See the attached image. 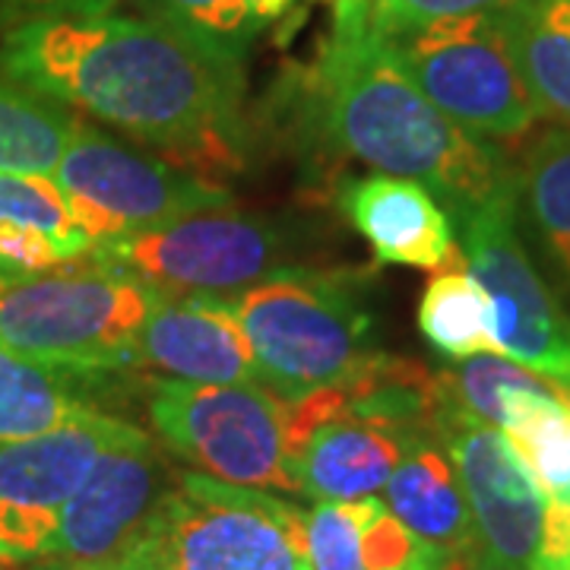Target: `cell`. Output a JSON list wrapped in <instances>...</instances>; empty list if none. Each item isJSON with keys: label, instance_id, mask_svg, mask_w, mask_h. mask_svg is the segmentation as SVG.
<instances>
[{"label": "cell", "instance_id": "cell-1", "mask_svg": "<svg viewBox=\"0 0 570 570\" xmlns=\"http://www.w3.org/2000/svg\"><path fill=\"white\" fill-rule=\"evenodd\" d=\"M0 73L48 102L111 124L140 149L204 178L245 168L242 61L156 17H48L10 29Z\"/></svg>", "mask_w": 570, "mask_h": 570}, {"label": "cell", "instance_id": "cell-2", "mask_svg": "<svg viewBox=\"0 0 570 570\" xmlns=\"http://www.w3.org/2000/svg\"><path fill=\"white\" fill-rule=\"evenodd\" d=\"M317 102L336 146L384 175L422 184L450 219L482 206L517 175L491 142L428 102L387 41L365 26L333 29L317 63Z\"/></svg>", "mask_w": 570, "mask_h": 570}, {"label": "cell", "instance_id": "cell-3", "mask_svg": "<svg viewBox=\"0 0 570 570\" xmlns=\"http://www.w3.org/2000/svg\"><path fill=\"white\" fill-rule=\"evenodd\" d=\"M163 295L86 261L0 283V346L41 365L115 377L137 367V336Z\"/></svg>", "mask_w": 570, "mask_h": 570}, {"label": "cell", "instance_id": "cell-4", "mask_svg": "<svg viewBox=\"0 0 570 570\" xmlns=\"http://www.w3.org/2000/svg\"><path fill=\"white\" fill-rule=\"evenodd\" d=\"M228 302L257 355L264 387L285 400L343 384L381 355L365 292L346 273L292 266Z\"/></svg>", "mask_w": 570, "mask_h": 570}, {"label": "cell", "instance_id": "cell-5", "mask_svg": "<svg viewBox=\"0 0 570 570\" xmlns=\"http://www.w3.org/2000/svg\"><path fill=\"white\" fill-rule=\"evenodd\" d=\"M124 570H311L305 510L264 489L178 472Z\"/></svg>", "mask_w": 570, "mask_h": 570}, {"label": "cell", "instance_id": "cell-6", "mask_svg": "<svg viewBox=\"0 0 570 570\" xmlns=\"http://www.w3.org/2000/svg\"><path fill=\"white\" fill-rule=\"evenodd\" d=\"M146 409L165 450L213 479L302 494L288 441V400L264 384L149 377Z\"/></svg>", "mask_w": 570, "mask_h": 570}, {"label": "cell", "instance_id": "cell-7", "mask_svg": "<svg viewBox=\"0 0 570 570\" xmlns=\"http://www.w3.org/2000/svg\"><path fill=\"white\" fill-rule=\"evenodd\" d=\"M384 41L428 102L482 140H523L542 118L513 58L504 7L444 17Z\"/></svg>", "mask_w": 570, "mask_h": 570}, {"label": "cell", "instance_id": "cell-8", "mask_svg": "<svg viewBox=\"0 0 570 570\" xmlns=\"http://www.w3.org/2000/svg\"><path fill=\"white\" fill-rule=\"evenodd\" d=\"M51 178L67 194L92 250L134 228L232 204V190L225 184L165 163L140 146L115 140L82 121L73 124Z\"/></svg>", "mask_w": 570, "mask_h": 570}, {"label": "cell", "instance_id": "cell-9", "mask_svg": "<svg viewBox=\"0 0 570 570\" xmlns=\"http://www.w3.org/2000/svg\"><path fill=\"white\" fill-rule=\"evenodd\" d=\"M288 235L245 213L206 209L163 225L134 228L96 247L86 264L130 273L165 295H238L273 279L285 264Z\"/></svg>", "mask_w": 570, "mask_h": 570}, {"label": "cell", "instance_id": "cell-10", "mask_svg": "<svg viewBox=\"0 0 570 570\" xmlns=\"http://www.w3.org/2000/svg\"><path fill=\"white\" fill-rule=\"evenodd\" d=\"M517 175L482 206L453 219L460 250L494 311L501 355L570 387V317L527 254L517 228Z\"/></svg>", "mask_w": 570, "mask_h": 570}, {"label": "cell", "instance_id": "cell-11", "mask_svg": "<svg viewBox=\"0 0 570 570\" xmlns=\"http://www.w3.org/2000/svg\"><path fill=\"white\" fill-rule=\"evenodd\" d=\"M175 475L163 444L142 428H127L58 513L48 570H124Z\"/></svg>", "mask_w": 570, "mask_h": 570}, {"label": "cell", "instance_id": "cell-12", "mask_svg": "<svg viewBox=\"0 0 570 570\" xmlns=\"http://www.w3.org/2000/svg\"><path fill=\"white\" fill-rule=\"evenodd\" d=\"M438 434L456 466L479 546L513 570H535L549 498L501 428L438 409Z\"/></svg>", "mask_w": 570, "mask_h": 570}, {"label": "cell", "instance_id": "cell-13", "mask_svg": "<svg viewBox=\"0 0 570 570\" xmlns=\"http://www.w3.org/2000/svg\"><path fill=\"white\" fill-rule=\"evenodd\" d=\"M137 367L194 384H264L228 295H163L137 336Z\"/></svg>", "mask_w": 570, "mask_h": 570}, {"label": "cell", "instance_id": "cell-14", "mask_svg": "<svg viewBox=\"0 0 570 570\" xmlns=\"http://www.w3.org/2000/svg\"><path fill=\"white\" fill-rule=\"evenodd\" d=\"M419 434H434V431H412L374 412L352 406L343 390V403L324 422L307 431V438L295 453L302 494L317 504V501H355L384 491L393 469L400 466L403 453Z\"/></svg>", "mask_w": 570, "mask_h": 570}, {"label": "cell", "instance_id": "cell-15", "mask_svg": "<svg viewBox=\"0 0 570 570\" xmlns=\"http://www.w3.org/2000/svg\"><path fill=\"white\" fill-rule=\"evenodd\" d=\"M340 209L371 245L377 264L412 269L466 266L450 213L422 184L384 171L348 178L340 187Z\"/></svg>", "mask_w": 570, "mask_h": 570}, {"label": "cell", "instance_id": "cell-16", "mask_svg": "<svg viewBox=\"0 0 570 570\" xmlns=\"http://www.w3.org/2000/svg\"><path fill=\"white\" fill-rule=\"evenodd\" d=\"M311 570H448L453 558L409 532L381 498L305 510Z\"/></svg>", "mask_w": 570, "mask_h": 570}, {"label": "cell", "instance_id": "cell-17", "mask_svg": "<svg viewBox=\"0 0 570 570\" xmlns=\"http://www.w3.org/2000/svg\"><path fill=\"white\" fill-rule=\"evenodd\" d=\"M127 428L124 419L92 412L36 438L0 441V504L61 513L102 450Z\"/></svg>", "mask_w": 570, "mask_h": 570}, {"label": "cell", "instance_id": "cell-18", "mask_svg": "<svg viewBox=\"0 0 570 570\" xmlns=\"http://www.w3.org/2000/svg\"><path fill=\"white\" fill-rule=\"evenodd\" d=\"M384 504L409 532L450 558L479 549L460 475L438 434H419L409 444L384 485Z\"/></svg>", "mask_w": 570, "mask_h": 570}, {"label": "cell", "instance_id": "cell-19", "mask_svg": "<svg viewBox=\"0 0 570 570\" xmlns=\"http://www.w3.org/2000/svg\"><path fill=\"white\" fill-rule=\"evenodd\" d=\"M111 377L41 365L0 346V441L36 438L73 419L102 412L99 393Z\"/></svg>", "mask_w": 570, "mask_h": 570}, {"label": "cell", "instance_id": "cell-20", "mask_svg": "<svg viewBox=\"0 0 570 570\" xmlns=\"http://www.w3.org/2000/svg\"><path fill=\"white\" fill-rule=\"evenodd\" d=\"M504 20L539 115L570 127V0H510Z\"/></svg>", "mask_w": 570, "mask_h": 570}, {"label": "cell", "instance_id": "cell-21", "mask_svg": "<svg viewBox=\"0 0 570 570\" xmlns=\"http://www.w3.org/2000/svg\"><path fill=\"white\" fill-rule=\"evenodd\" d=\"M419 330L428 346L450 358L501 352L489 295L466 266L441 269L425 285L419 305Z\"/></svg>", "mask_w": 570, "mask_h": 570}, {"label": "cell", "instance_id": "cell-22", "mask_svg": "<svg viewBox=\"0 0 570 570\" xmlns=\"http://www.w3.org/2000/svg\"><path fill=\"white\" fill-rule=\"evenodd\" d=\"M554 384L546 381L520 362L501 352H482L460 358V365L444 367L434 374L438 409L463 412L475 422L491 428L508 425L510 406L530 393H554Z\"/></svg>", "mask_w": 570, "mask_h": 570}, {"label": "cell", "instance_id": "cell-23", "mask_svg": "<svg viewBox=\"0 0 570 570\" xmlns=\"http://www.w3.org/2000/svg\"><path fill=\"white\" fill-rule=\"evenodd\" d=\"M517 190L551 261L570 283V127L554 124L532 137Z\"/></svg>", "mask_w": 570, "mask_h": 570}, {"label": "cell", "instance_id": "cell-24", "mask_svg": "<svg viewBox=\"0 0 570 570\" xmlns=\"http://www.w3.org/2000/svg\"><path fill=\"white\" fill-rule=\"evenodd\" d=\"M77 118L61 115L55 102L0 80V171L51 175L61 163Z\"/></svg>", "mask_w": 570, "mask_h": 570}, {"label": "cell", "instance_id": "cell-25", "mask_svg": "<svg viewBox=\"0 0 570 570\" xmlns=\"http://www.w3.org/2000/svg\"><path fill=\"white\" fill-rule=\"evenodd\" d=\"M149 7L156 20L232 61H245L250 41L264 29L247 0H149Z\"/></svg>", "mask_w": 570, "mask_h": 570}, {"label": "cell", "instance_id": "cell-26", "mask_svg": "<svg viewBox=\"0 0 570 570\" xmlns=\"http://www.w3.org/2000/svg\"><path fill=\"white\" fill-rule=\"evenodd\" d=\"M0 223L36 225L67 245L80 247L86 261L92 257V242L77 223L73 206L51 175L0 171Z\"/></svg>", "mask_w": 570, "mask_h": 570}, {"label": "cell", "instance_id": "cell-27", "mask_svg": "<svg viewBox=\"0 0 570 570\" xmlns=\"http://www.w3.org/2000/svg\"><path fill=\"white\" fill-rule=\"evenodd\" d=\"M508 3L510 0H367L362 26L381 39H393V36H403V32L419 29L425 22L501 10Z\"/></svg>", "mask_w": 570, "mask_h": 570}, {"label": "cell", "instance_id": "cell-28", "mask_svg": "<svg viewBox=\"0 0 570 570\" xmlns=\"http://www.w3.org/2000/svg\"><path fill=\"white\" fill-rule=\"evenodd\" d=\"M367 0H336V17H333V29H355L365 22Z\"/></svg>", "mask_w": 570, "mask_h": 570}, {"label": "cell", "instance_id": "cell-29", "mask_svg": "<svg viewBox=\"0 0 570 570\" xmlns=\"http://www.w3.org/2000/svg\"><path fill=\"white\" fill-rule=\"evenodd\" d=\"M448 570H513V568L501 564L498 558H491L489 551L479 546V549H472L469 554H463V558H456Z\"/></svg>", "mask_w": 570, "mask_h": 570}, {"label": "cell", "instance_id": "cell-30", "mask_svg": "<svg viewBox=\"0 0 570 570\" xmlns=\"http://www.w3.org/2000/svg\"><path fill=\"white\" fill-rule=\"evenodd\" d=\"M247 7H250L254 20L261 22V26H266V22L285 17V13L292 10V0H247Z\"/></svg>", "mask_w": 570, "mask_h": 570}, {"label": "cell", "instance_id": "cell-31", "mask_svg": "<svg viewBox=\"0 0 570 570\" xmlns=\"http://www.w3.org/2000/svg\"><path fill=\"white\" fill-rule=\"evenodd\" d=\"M558 393H561V396H564V403H570V387H568V390H561V387H558Z\"/></svg>", "mask_w": 570, "mask_h": 570}, {"label": "cell", "instance_id": "cell-32", "mask_svg": "<svg viewBox=\"0 0 570 570\" xmlns=\"http://www.w3.org/2000/svg\"><path fill=\"white\" fill-rule=\"evenodd\" d=\"M115 3H121V0H115Z\"/></svg>", "mask_w": 570, "mask_h": 570}, {"label": "cell", "instance_id": "cell-33", "mask_svg": "<svg viewBox=\"0 0 570 570\" xmlns=\"http://www.w3.org/2000/svg\"><path fill=\"white\" fill-rule=\"evenodd\" d=\"M568 409H570V403H568Z\"/></svg>", "mask_w": 570, "mask_h": 570}]
</instances>
